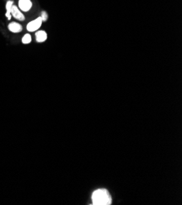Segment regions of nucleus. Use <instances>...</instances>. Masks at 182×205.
<instances>
[{"instance_id": "9", "label": "nucleus", "mask_w": 182, "mask_h": 205, "mask_svg": "<svg viewBox=\"0 0 182 205\" xmlns=\"http://www.w3.org/2000/svg\"><path fill=\"white\" fill-rule=\"evenodd\" d=\"M41 19H42V21H47V18H48V16H47V13L44 11H42V12H41Z\"/></svg>"}, {"instance_id": "8", "label": "nucleus", "mask_w": 182, "mask_h": 205, "mask_svg": "<svg viewBox=\"0 0 182 205\" xmlns=\"http://www.w3.org/2000/svg\"><path fill=\"white\" fill-rule=\"evenodd\" d=\"M32 40V38L30 34H26L23 36V38H22V42H23L24 44H28V43H30Z\"/></svg>"}, {"instance_id": "7", "label": "nucleus", "mask_w": 182, "mask_h": 205, "mask_svg": "<svg viewBox=\"0 0 182 205\" xmlns=\"http://www.w3.org/2000/svg\"><path fill=\"white\" fill-rule=\"evenodd\" d=\"M13 5V2L12 0H9L7 1L6 3V9H7V12H6V17H7V19L10 20L11 17H12V15H11V10H12V7Z\"/></svg>"}, {"instance_id": "1", "label": "nucleus", "mask_w": 182, "mask_h": 205, "mask_svg": "<svg viewBox=\"0 0 182 205\" xmlns=\"http://www.w3.org/2000/svg\"><path fill=\"white\" fill-rule=\"evenodd\" d=\"M91 200L94 205H110L112 197L106 189H98L92 193Z\"/></svg>"}, {"instance_id": "6", "label": "nucleus", "mask_w": 182, "mask_h": 205, "mask_svg": "<svg viewBox=\"0 0 182 205\" xmlns=\"http://www.w3.org/2000/svg\"><path fill=\"white\" fill-rule=\"evenodd\" d=\"M35 37H36V41L38 42H42L47 40V34L44 30H39L35 33Z\"/></svg>"}, {"instance_id": "4", "label": "nucleus", "mask_w": 182, "mask_h": 205, "mask_svg": "<svg viewBox=\"0 0 182 205\" xmlns=\"http://www.w3.org/2000/svg\"><path fill=\"white\" fill-rule=\"evenodd\" d=\"M19 8L23 12H29L32 8L31 0H19Z\"/></svg>"}, {"instance_id": "3", "label": "nucleus", "mask_w": 182, "mask_h": 205, "mask_svg": "<svg viewBox=\"0 0 182 205\" xmlns=\"http://www.w3.org/2000/svg\"><path fill=\"white\" fill-rule=\"evenodd\" d=\"M11 15L14 18L18 20V21H25V17H24V15L21 13L20 9L18 8L17 6H15V5H12V7Z\"/></svg>"}, {"instance_id": "2", "label": "nucleus", "mask_w": 182, "mask_h": 205, "mask_svg": "<svg viewBox=\"0 0 182 205\" xmlns=\"http://www.w3.org/2000/svg\"><path fill=\"white\" fill-rule=\"evenodd\" d=\"M42 19L41 17H38L37 19L34 20V21H30V23H28V25L26 26V30L30 32H34L38 30L39 28L42 26Z\"/></svg>"}, {"instance_id": "5", "label": "nucleus", "mask_w": 182, "mask_h": 205, "mask_svg": "<svg viewBox=\"0 0 182 205\" xmlns=\"http://www.w3.org/2000/svg\"><path fill=\"white\" fill-rule=\"evenodd\" d=\"M8 30L12 33H20L22 31V26L17 22H11L8 25Z\"/></svg>"}]
</instances>
